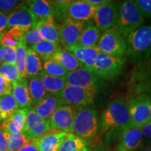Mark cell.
<instances>
[{
  "label": "cell",
  "mask_w": 151,
  "mask_h": 151,
  "mask_svg": "<svg viewBox=\"0 0 151 151\" xmlns=\"http://www.w3.org/2000/svg\"><path fill=\"white\" fill-rule=\"evenodd\" d=\"M35 27L39 29L43 40L59 45V26L57 24L53 16L49 17L46 20L38 22Z\"/></svg>",
  "instance_id": "24"
},
{
  "label": "cell",
  "mask_w": 151,
  "mask_h": 151,
  "mask_svg": "<svg viewBox=\"0 0 151 151\" xmlns=\"http://www.w3.org/2000/svg\"><path fill=\"white\" fill-rule=\"evenodd\" d=\"M130 127L132 120L126 99L117 98L111 101L103 113L98 137L113 129L118 130L122 134Z\"/></svg>",
  "instance_id": "1"
},
{
  "label": "cell",
  "mask_w": 151,
  "mask_h": 151,
  "mask_svg": "<svg viewBox=\"0 0 151 151\" xmlns=\"http://www.w3.org/2000/svg\"><path fill=\"white\" fill-rule=\"evenodd\" d=\"M101 31L95 25H86L80 36L78 46L83 48H95L99 41Z\"/></svg>",
  "instance_id": "27"
},
{
  "label": "cell",
  "mask_w": 151,
  "mask_h": 151,
  "mask_svg": "<svg viewBox=\"0 0 151 151\" xmlns=\"http://www.w3.org/2000/svg\"><path fill=\"white\" fill-rule=\"evenodd\" d=\"M143 140L141 129L130 127L121 134L115 151H135L141 146Z\"/></svg>",
  "instance_id": "18"
},
{
  "label": "cell",
  "mask_w": 151,
  "mask_h": 151,
  "mask_svg": "<svg viewBox=\"0 0 151 151\" xmlns=\"http://www.w3.org/2000/svg\"><path fill=\"white\" fill-rule=\"evenodd\" d=\"M127 50L124 57L134 65L151 56V24L141 26L125 38Z\"/></svg>",
  "instance_id": "2"
},
{
  "label": "cell",
  "mask_w": 151,
  "mask_h": 151,
  "mask_svg": "<svg viewBox=\"0 0 151 151\" xmlns=\"http://www.w3.org/2000/svg\"><path fill=\"white\" fill-rule=\"evenodd\" d=\"M86 1L94 6L99 7L109 3L110 1L109 0H86Z\"/></svg>",
  "instance_id": "47"
},
{
  "label": "cell",
  "mask_w": 151,
  "mask_h": 151,
  "mask_svg": "<svg viewBox=\"0 0 151 151\" xmlns=\"http://www.w3.org/2000/svg\"><path fill=\"white\" fill-rule=\"evenodd\" d=\"M24 40L26 43H29L32 46H34V45L41 42L43 40V39L38 28L37 27H34L24 34Z\"/></svg>",
  "instance_id": "40"
},
{
  "label": "cell",
  "mask_w": 151,
  "mask_h": 151,
  "mask_svg": "<svg viewBox=\"0 0 151 151\" xmlns=\"http://www.w3.org/2000/svg\"><path fill=\"white\" fill-rule=\"evenodd\" d=\"M14 27L20 28L25 33L35 27V22L31 13L29 12L26 1L9 15L6 29Z\"/></svg>",
  "instance_id": "16"
},
{
  "label": "cell",
  "mask_w": 151,
  "mask_h": 151,
  "mask_svg": "<svg viewBox=\"0 0 151 151\" xmlns=\"http://www.w3.org/2000/svg\"><path fill=\"white\" fill-rule=\"evenodd\" d=\"M43 71V66L39 56L31 48L27 50L26 58V76L32 78L38 76Z\"/></svg>",
  "instance_id": "29"
},
{
  "label": "cell",
  "mask_w": 151,
  "mask_h": 151,
  "mask_svg": "<svg viewBox=\"0 0 151 151\" xmlns=\"http://www.w3.org/2000/svg\"><path fill=\"white\" fill-rule=\"evenodd\" d=\"M26 3L35 22V25L38 22L53 16L54 9L51 1L32 0L26 1Z\"/></svg>",
  "instance_id": "19"
},
{
  "label": "cell",
  "mask_w": 151,
  "mask_h": 151,
  "mask_svg": "<svg viewBox=\"0 0 151 151\" xmlns=\"http://www.w3.org/2000/svg\"><path fill=\"white\" fill-rule=\"evenodd\" d=\"M144 17L134 1L128 0L119 4V16L114 28L124 38L141 27Z\"/></svg>",
  "instance_id": "4"
},
{
  "label": "cell",
  "mask_w": 151,
  "mask_h": 151,
  "mask_svg": "<svg viewBox=\"0 0 151 151\" xmlns=\"http://www.w3.org/2000/svg\"><path fill=\"white\" fill-rule=\"evenodd\" d=\"M127 95H144L151 100V56L135 65L127 81Z\"/></svg>",
  "instance_id": "3"
},
{
  "label": "cell",
  "mask_w": 151,
  "mask_h": 151,
  "mask_svg": "<svg viewBox=\"0 0 151 151\" xmlns=\"http://www.w3.org/2000/svg\"><path fill=\"white\" fill-rule=\"evenodd\" d=\"M24 1H16V0H0V12L10 14L16 10Z\"/></svg>",
  "instance_id": "38"
},
{
  "label": "cell",
  "mask_w": 151,
  "mask_h": 151,
  "mask_svg": "<svg viewBox=\"0 0 151 151\" xmlns=\"http://www.w3.org/2000/svg\"><path fill=\"white\" fill-rule=\"evenodd\" d=\"M50 130L48 120L41 118L32 109H29L26 116L25 127L23 134L28 141L33 140Z\"/></svg>",
  "instance_id": "15"
},
{
  "label": "cell",
  "mask_w": 151,
  "mask_h": 151,
  "mask_svg": "<svg viewBox=\"0 0 151 151\" xmlns=\"http://www.w3.org/2000/svg\"><path fill=\"white\" fill-rule=\"evenodd\" d=\"M132 127L141 129L151 120V100L144 95L129 96L126 99Z\"/></svg>",
  "instance_id": "6"
},
{
  "label": "cell",
  "mask_w": 151,
  "mask_h": 151,
  "mask_svg": "<svg viewBox=\"0 0 151 151\" xmlns=\"http://www.w3.org/2000/svg\"><path fill=\"white\" fill-rule=\"evenodd\" d=\"M29 109H20L13 113L6 120H3L1 127L11 134L23 133L25 127L26 116Z\"/></svg>",
  "instance_id": "22"
},
{
  "label": "cell",
  "mask_w": 151,
  "mask_h": 151,
  "mask_svg": "<svg viewBox=\"0 0 151 151\" xmlns=\"http://www.w3.org/2000/svg\"><path fill=\"white\" fill-rule=\"evenodd\" d=\"M68 51L72 52L76 59L80 62L82 67L86 68L92 72L95 64L96 60L99 51L96 48H83L79 46H76L68 49Z\"/></svg>",
  "instance_id": "20"
},
{
  "label": "cell",
  "mask_w": 151,
  "mask_h": 151,
  "mask_svg": "<svg viewBox=\"0 0 151 151\" xmlns=\"http://www.w3.org/2000/svg\"><path fill=\"white\" fill-rule=\"evenodd\" d=\"M97 92L84 88L66 85L59 97L65 105L76 107H86L93 103Z\"/></svg>",
  "instance_id": "10"
},
{
  "label": "cell",
  "mask_w": 151,
  "mask_h": 151,
  "mask_svg": "<svg viewBox=\"0 0 151 151\" xmlns=\"http://www.w3.org/2000/svg\"><path fill=\"white\" fill-rule=\"evenodd\" d=\"M64 105L65 103L60 97L47 94L41 102L33 107V109L41 118L48 120L57 109Z\"/></svg>",
  "instance_id": "23"
},
{
  "label": "cell",
  "mask_w": 151,
  "mask_h": 151,
  "mask_svg": "<svg viewBox=\"0 0 151 151\" xmlns=\"http://www.w3.org/2000/svg\"><path fill=\"white\" fill-rule=\"evenodd\" d=\"M126 61L125 57L114 58L99 52L94 64L93 73L101 79H113L121 73Z\"/></svg>",
  "instance_id": "8"
},
{
  "label": "cell",
  "mask_w": 151,
  "mask_h": 151,
  "mask_svg": "<svg viewBox=\"0 0 151 151\" xmlns=\"http://www.w3.org/2000/svg\"><path fill=\"white\" fill-rule=\"evenodd\" d=\"M43 71L47 74L51 76L58 77V78H65L68 73L67 71L61 65L51 58L43 60Z\"/></svg>",
  "instance_id": "36"
},
{
  "label": "cell",
  "mask_w": 151,
  "mask_h": 151,
  "mask_svg": "<svg viewBox=\"0 0 151 151\" xmlns=\"http://www.w3.org/2000/svg\"><path fill=\"white\" fill-rule=\"evenodd\" d=\"M2 62H3V53H2V51H1V48H0V65L2 63Z\"/></svg>",
  "instance_id": "48"
},
{
  "label": "cell",
  "mask_w": 151,
  "mask_h": 151,
  "mask_svg": "<svg viewBox=\"0 0 151 151\" xmlns=\"http://www.w3.org/2000/svg\"><path fill=\"white\" fill-rule=\"evenodd\" d=\"M19 109V106L12 94L0 97V113L2 120H6Z\"/></svg>",
  "instance_id": "33"
},
{
  "label": "cell",
  "mask_w": 151,
  "mask_h": 151,
  "mask_svg": "<svg viewBox=\"0 0 151 151\" xmlns=\"http://www.w3.org/2000/svg\"><path fill=\"white\" fill-rule=\"evenodd\" d=\"M67 134L66 132L50 129L33 141L39 151H58Z\"/></svg>",
  "instance_id": "17"
},
{
  "label": "cell",
  "mask_w": 151,
  "mask_h": 151,
  "mask_svg": "<svg viewBox=\"0 0 151 151\" xmlns=\"http://www.w3.org/2000/svg\"><path fill=\"white\" fill-rule=\"evenodd\" d=\"M96 48L99 52L114 58H122L127 50L124 38L114 27L106 30L100 36Z\"/></svg>",
  "instance_id": "7"
},
{
  "label": "cell",
  "mask_w": 151,
  "mask_h": 151,
  "mask_svg": "<svg viewBox=\"0 0 151 151\" xmlns=\"http://www.w3.org/2000/svg\"><path fill=\"white\" fill-rule=\"evenodd\" d=\"M77 111L73 106L64 105L55 111L48 119L50 129L73 133V122Z\"/></svg>",
  "instance_id": "12"
},
{
  "label": "cell",
  "mask_w": 151,
  "mask_h": 151,
  "mask_svg": "<svg viewBox=\"0 0 151 151\" xmlns=\"http://www.w3.org/2000/svg\"><path fill=\"white\" fill-rule=\"evenodd\" d=\"M12 95L16 99L19 109H30L32 101L30 98L27 78H22L20 80L11 83Z\"/></svg>",
  "instance_id": "21"
},
{
  "label": "cell",
  "mask_w": 151,
  "mask_h": 151,
  "mask_svg": "<svg viewBox=\"0 0 151 151\" xmlns=\"http://www.w3.org/2000/svg\"><path fill=\"white\" fill-rule=\"evenodd\" d=\"M65 79L67 85L79 87L96 92L103 86L101 78L84 67H80L68 73Z\"/></svg>",
  "instance_id": "9"
},
{
  "label": "cell",
  "mask_w": 151,
  "mask_h": 151,
  "mask_svg": "<svg viewBox=\"0 0 151 151\" xmlns=\"http://www.w3.org/2000/svg\"><path fill=\"white\" fill-rule=\"evenodd\" d=\"M141 130L143 138H146L148 140L151 141V120L143 127H141Z\"/></svg>",
  "instance_id": "44"
},
{
  "label": "cell",
  "mask_w": 151,
  "mask_h": 151,
  "mask_svg": "<svg viewBox=\"0 0 151 151\" xmlns=\"http://www.w3.org/2000/svg\"><path fill=\"white\" fill-rule=\"evenodd\" d=\"M119 16V4L110 1L104 5L97 7L94 16L95 26L100 31L114 27L118 22Z\"/></svg>",
  "instance_id": "13"
},
{
  "label": "cell",
  "mask_w": 151,
  "mask_h": 151,
  "mask_svg": "<svg viewBox=\"0 0 151 151\" xmlns=\"http://www.w3.org/2000/svg\"><path fill=\"white\" fill-rule=\"evenodd\" d=\"M52 59L58 62L68 73L82 67L80 62L76 59L72 52L65 49L60 48L52 56Z\"/></svg>",
  "instance_id": "26"
},
{
  "label": "cell",
  "mask_w": 151,
  "mask_h": 151,
  "mask_svg": "<svg viewBox=\"0 0 151 151\" xmlns=\"http://www.w3.org/2000/svg\"><path fill=\"white\" fill-rule=\"evenodd\" d=\"M99 132V116L97 111L84 108L77 111L73 122L75 135L86 141H90L94 139Z\"/></svg>",
  "instance_id": "5"
},
{
  "label": "cell",
  "mask_w": 151,
  "mask_h": 151,
  "mask_svg": "<svg viewBox=\"0 0 151 151\" xmlns=\"http://www.w3.org/2000/svg\"><path fill=\"white\" fill-rule=\"evenodd\" d=\"M0 48H1L3 53V61L5 63L15 66L16 60V48H14V47L5 46V45L1 44L0 46Z\"/></svg>",
  "instance_id": "39"
},
{
  "label": "cell",
  "mask_w": 151,
  "mask_h": 151,
  "mask_svg": "<svg viewBox=\"0 0 151 151\" xmlns=\"http://www.w3.org/2000/svg\"><path fill=\"white\" fill-rule=\"evenodd\" d=\"M37 53L40 56L43 60L52 58L54 54L61 48L58 44L49 42L48 41L42 40L37 44L30 47Z\"/></svg>",
  "instance_id": "32"
},
{
  "label": "cell",
  "mask_w": 151,
  "mask_h": 151,
  "mask_svg": "<svg viewBox=\"0 0 151 151\" xmlns=\"http://www.w3.org/2000/svg\"><path fill=\"white\" fill-rule=\"evenodd\" d=\"M97 8L86 2V0L67 1L64 8L63 22L67 19L83 23L90 21L94 18Z\"/></svg>",
  "instance_id": "11"
},
{
  "label": "cell",
  "mask_w": 151,
  "mask_h": 151,
  "mask_svg": "<svg viewBox=\"0 0 151 151\" xmlns=\"http://www.w3.org/2000/svg\"><path fill=\"white\" fill-rule=\"evenodd\" d=\"M58 151H92L88 141L73 133L68 134Z\"/></svg>",
  "instance_id": "28"
},
{
  "label": "cell",
  "mask_w": 151,
  "mask_h": 151,
  "mask_svg": "<svg viewBox=\"0 0 151 151\" xmlns=\"http://www.w3.org/2000/svg\"><path fill=\"white\" fill-rule=\"evenodd\" d=\"M18 151H39L33 140L29 141L26 145L20 148Z\"/></svg>",
  "instance_id": "46"
},
{
  "label": "cell",
  "mask_w": 151,
  "mask_h": 151,
  "mask_svg": "<svg viewBox=\"0 0 151 151\" xmlns=\"http://www.w3.org/2000/svg\"><path fill=\"white\" fill-rule=\"evenodd\" d=\"M4 132L7 141V151H18L29 141L22 132L11 134L4 129Z\"/></svg>",
  "instance_id": "35"
},
{
  "label": "cell",
  "mask_w": 151,
  "mask_h": 151,
  "mask_svg": "<svg viewBox=\"0 0 151 151\" xmlns=\"http://www.w3.org/2000/svg\"><path fill=\"white\" fill-rule=\"evenodd\" d=\"M2 121V119H1V113H0V123H1V122Z\"/></svg>",
  "instance_id": "50"
},
{
  "label": "cell",
  "mask_w": 151,
  "mask_h": 151,
  "mask_svg": "<svg viewBox=\"0 0 151 151\" xmlns=\"http://www.w3.org/2000/svg\"><path fill=\"white\" fill-rule=\"evenodd\" d=\"M32 105L35 106L46 97L48 94L44 86L41 82L39 75L35 78H31L28 83Z\"/></svg>",
  "instance_id": "30"
},
{
  "label": "cell",
  "mask_w": 151,
  "mask_h": 151,
  "mask_svg": "<svg viewBox=\"0 0 151 151\" xmlns=\"http://www.w3.org/2000/svg\"><path fill=\"white\" fill-rule=\"evenodd\" d=\"M85 23L67 19L59 26L60 43L65 50H68L71 47L78 46L80 36L82 33Z\"/></svg>",
  "instance_id": "14"
},
{
  "label": "cell",
  "mask_w": 151,
  "mask_h": 151,
  "mask_svg": "<svg viewBox=\"0 0 151 151\" xmlns=\"http://www.w3.org/2000/svg\"><path fill=\"white\" fill-rule=\"evenodd\" d=\"M134 2L144 18H151V0H135Z\"/></svg>",
  "instance_id": "41"
},
{
  "label": "cell",
  "mask_w": 151,
  "mask_h": 151,
  "mask_svg": "<svg viewBox=\"0 0 151 151\" xmlns=\"http://www.w3.org/2000/svg\"><path fill=\"white\" fill-rule=\"evenodd\" d=\"M11 92H12L11 83L0 73V97L10 94Z\"/></svg>",
  "instance_id": "42"
},
{
  "label": "cell",
  "mask_w": 151,
  "mask_h": 151,
  "mask_svg": "<svg viewBox=\"0 0 151 151\" xmlns=\"http://www.w3.org/2000/svg\"><path fill=\"white\" fill-rule=\"evenodd\" d=\"M0 151H7L6 138L1 124H0Z\"/></svg>",
  "instance_id": "45"
},
{
  "label": "cell",
  "mask_w": 151,
  "mask_h": 151,
  "mask_svg": "<svg viewBox=\"0 0 151 151\" xmlns=\"http://www.w3.org/2000/svg\"><path fill=\"white\" fill-rule=\"evenodd\" d=\"M25 32L20 28L14 27L6 29L4 32L0 35V43L1 45H5L16 48L20 41L24 39Z\"/></svg>",
  "instance_id": "31"
},
{
  "label": "cell",
  "mask_w": 151,
  "mask_h": 151,
  "mask_svg": "<svg viewBox=\"0 0 151 151\" xmlns=\"http://www.w3.org/2000/svg\"><path fill=\"white\" fill-rule=\"evenodd\" d=\"M0 73L11 83L22 78L16 66L9 65L5 62L0 65Z\"/></svg>",
  "instance_id": "37"
},
{
  "label": "cell",
  "mask_w": 151,
  "mask_h": 151,
  "mask_svg": "<svg viewBox=\"0 0 151 151\" xmlns=\"http://www.w3.org/2000/svg\"><path fill=\"white\" fill-rule=\"evenodd\" d=\"M39 76L48 94L55 97H59L67 85L65 78L51 76L43 71L40 73Z\"/></svg>",
  "instance_id": "25"
},
{
  "label": "cell",
  "mask_w": 151,
  "mask_h": 151,
  "mask_svg": "<svg viewBox=\"0 0 151 151\" xmlns=\"http://www.w3.org/2000/svg\"><path fill=\"white\" fill-rule=\"evenodd\" d=\"M141 151H151V148H148V149H145V150H143Z\"/></svg>",
  "instance_id": "49"
},
{
  "label": "cell",
  "mask_w": 151,
  "mask_h": 151,
  "mask_svg": "<svg viewBox=\"0 0 151 151\" xmlns=\"http://www.w3.org/2000/svg\"><path fill=\"white\" fill-rule=\"evenodd\" d=\"M9 16L2 12H0V35L3 33L5 29H6L8 24Z\"/></svg>",
  "instance_id": "43"
},
{
  "label": "cell",
  "mask_w": 151,
  "mask_h": 151,
  "mask_svg": "<svg viewBox=\"0 0 151 151\" xmlns=\"http://www.w3.org/2000/svg\"><path fill=\"white\" fill-rule=\"evenodd\" d=\"M27 43L22 39L16 48V66L21 78H26V58H27Z\"/></svg>",
  "instance_id": "34"
}]
</instances>
